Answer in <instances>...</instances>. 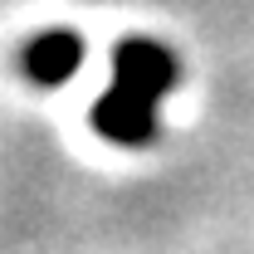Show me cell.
I'll use <instances>...</instances> for the list:
<instances>
[{"instance_id": "7a4b0ae2", "label": "cell", "mask_w": 254, "mask_h": 254, "mask_svg": "<svg viewBox=\"0 0 254 254\" xmlns=\"http://www.w3.org/2000/svg\"><path fill=\"white\" fill-rule=\"evenodd\" d=\"M113 83L152 98V103H161V98L181 83V64H176V54H171L166 44L137 34V39H123V44L113 49Z\"/></svg>"}, {"instance_id": "6da1fadb", "label": "cell", "mask_w": 254, "mask_h": 254, "mask_svg": "<svg viewBox=\"0 0 254 254\" xmlns=\"http://www.w3.org/2000/svg\"><path fill=\"white\" fill-rule=\"evenodd\" d=\"M88 127H93L103 142H113V147H152L157 142V103L142 93H132V88H108V93L93 98V113H88Z\"/></svg>"}, {"instance_id": "3957f363", "label": "cell", "mask_w": 254, "mask_h": 254, "mask_svg": "<svg viewBox=\"0 0 254 254\" xmlns=\"http://www.w3.org/2000/svg\"><path fill=\"white\" fill-rule=\"evenodd\" d=\"M83 64V34L68 25H49L25 39L20 49V73L30 78L34 88H64Z\"/></svg>"}]
</instances>
